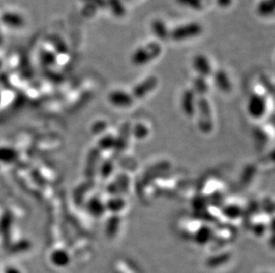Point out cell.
<instances>
[{
    "label": "cell",
    "mask_w": 275,
    "mask_h": 273,
    "mask_svg": "<svg viewBox=\"0 0 275 273\" xmlns=\"http://www.w3.org/2000/svg\"><path fill=\"white\" fill-rule=\"evenodd\" d=\"M196 117L198 128L203 134H210L214 131L215 122L213 110L209 100L205 96H200L197 99Z\"/></svg>",
    "instance_id": "obj_1"
},
{
    "label": "cell",
    "mask_w": 275,
    "mask_h": 273,
    "mask_svg": "<svg viewBox=\"0 0 275 273\" xmlns=\"http://www.w3.org/2000/svg\"><path fill=\"white\" fill-rule=\"evenodd\" d=\"M162 46L159 42L148 43L145 46L137 47L130 57L133 65L136 67H142L149 64L161 56Z\"/></svg>",
    "instance_id": "obj_2"
},
{
    "label": "cell",
    "mask_w": 275,
    "mask_h": 273,
    "mask_svg": "<svg viewBox=\"0 0 275 273\" xmlns=\"http://www.w3.org/2000/svg\"><path fill=\"white\" fill-rule=\"evenodd\" d=\"M268 111L267 99L259 92H253L247 102V113L253 120H263Z\"/></svg>",
    "instance_id": "obj_3"
},
{
    "label": "cell",
    "mask_w": 275,
    "mask_h": 273,
    "mask_svg": "<svg viewBox=\"0 0 275 273\" xmlns=\"http://www.w3.org/2000/svg\"><path fill=\"white\" fill-rule=\"evenodd\" d=\"M203 32V27L199 22L192 21L186 24L180 25L170 30L169 38L175 42H182L190 39L194 38L201 35Z\"/></svg>",
    "instance_id": "obj_4"
},
{
    "label": "cell",
    "mask_w": 275,
    "mask_h": 273,
    "mask_svg": "<svg viewBox=\"0 0 275 273\" xmlns=\"http://www.w3.org/2000/svg\"><path fill=\"white\" fill-rule=\"evenodd\" d=\"M108 101L111 106L118 109H128L135 104V99L131 92L122 89H116L111 91L107 97Z\"/></svg>",
    "instance_id": "obj_5"
},
{
    "label": "cell",
    "mask_w": 275,
    "mask_h": 273,
    "mask_svg": "<svg viewBox=\"0 0 275 273\" xmlns=\"http://www.w3.org/2000/svg\"><path fill=\"white\" fill-rule=\"evenodd\" d=\"M196 93L192 88H188L182 92L180 99V106L184 114L190 119L196 116L197 111Z\"/></svg>",
    "instance_id": "obj_6"
},
{
    "label": "cell",
    "mask_w": 275,
    "mask_h": 273,
    "mask_svg": "<svg viewBox=\"0 0 275 273\" xmlns=\"http://www.w3.org/2000/svg\"><path fill=\"white\" fill-rule=\"evenodd\" d=\"M158 85H159L158 78L154 75H150L135 85L131 94L135 100L144 99L150 92H154V90L157 88Z\"/></svg>",
    "instance_id": "obj_7"
},
{
    "label": "cell",
    "mask_w": 275,
    "mask_h": 273,
    "mask_svg": "<svg viewBox=\"0 0 275 273\" xmlns=\"http://www.w3.org/2000/svg\"><path fill=\"white\" fill-rule=\"evenodd\" d=\"M193 67L196 72L197 75L203 77H209L214 72L210 60L202 53H199L193 57Z\"/></svg>",
    "instance_id": "obj_8"
},
{
    "label": "cell",
    "mask_w": 275,
    "mask_h": 273,
    "mask_svg": "<svg viewBox=\"0 0 275 273\" xmlns=\"http://www.w3.org/2000/svg\"><path fill=\"white\" fill-rule=\"evenodd\" d=\"M213 77L216 87L224 93H229L232 91V84L228 74L224 69L214 71L211 75Z\"/></svg>",
    "instance_id": "obj_9"
},
{
    "label": "cell",
    "mask_w": 275,
    "mask_h": 273,
    "mask_svg": "<svg viewBox=\"0 0 275 273\" xmlns=\"http://www.w3.org/2000/svg\"><path fill=\"white\" fill-rule=\"evenodd\" d=\"M150 29L152 34L161 41H165L169 38L170 29L168 28L167 23L161 19H155L151 21Z\"/></svg>",
    "instance_id": "obj_10"
},
{
    "label": "cell",
    "mask_w": 275,
    "mask_h": 273,
    "mask_svg": "<svg viewBox=\"0 0 275 273\" xmlns=\"http://www.w3.org/2000/svg\"><path fill=\"white\" fill-rule=\"evenodd\" d=\"M86 209H87V212L94 217H97V218L101 217L106 210L105 202H103L98 197H93L90 199L86 203Z\"/></svg>",
    "instance_id": "obj_11"
},
{
    "label": "cell",
    "mask_w": 275,
    "mask_h": 273,
    "mask_svg": "<svg viewBox=\"0 0 275 273\" xmlns=\"http://www.w3.org/2000/svg\"><path fill=\"white\" fill-rule=\"evenodd\" d=\"M112 195L115 196L109 199L107 202H105L106 210L111 212L112 215H119L126 209L127 202L121 196H118V194Z\"/></svg>",
    "instance_id": "obj_12"
},
{
    "label": "cell",
    "mask_w": 275,
    "mask_h": 273,
    "mask_svg": "<svg viewBox=\"0 0 275 273\" xmlns=\"http://www.w3.org/2000/svg\"><path fill=\"white\" fill-rule=\"evenodd\" d=\"M131 133L134 138L137 140H144L150 134V128L149 124L144 122H138L133 125L131 129Z\"/></svg>",
    "instance_id": "obj_13"
},
{
    "label": "cell",
    "mask_w": 275,
    "mask_h": 273,
    "mask_svg": "<svg viewBox=\"0 0 275 273\" xmlns=\"http://www.w3.org/2000/svg\"><path fill=\"white\" fill-rule=\"evenodd\" d=\"M257 13L261 17H269L274 14V0H260L257 3Z\"/></svg>",
    "instance_id": "obj_14"
},
{
    "label": "cell",
    "mask_w": 275,
    "mask_h": 273,
    "mask_svg": "<svg viewBox=\"0 0 275 273\" xmlns=\"http://www.w3.org/2000/svg\"><path fill=\"white\" fill-rule=\"evenodd\" d=\"M192 89L199 97L206 95L209 91V85H208L207 78L197 75L196 77L193 79Z\"/></svg>",
    "instance_id": "obj_15"
},
{
    "label": "cell",
    "mask_w": 275,
    "mask_h": 273,
    "mask_svg": "<svg viewBox=\"0 0 275 273\" xmlns=\"http://www.w3.org/2000/svg\"><path fill=\"white\" fill-rule=\"evenodd\" d=\"M106 7L111 9V12L116 17L121 18L125 16L127 13L125 5L122 0H106Z\"/></svg>",
    "instance_id": "obj_16"
},
{
    "label": "cell",
    "mask_w": 275,
    "mask_h": 273,
    "mask_svg": "<svg viewBox=\"0 0 275 273\" xmlns=\"http://www.w3.org/2000/svg\"><path fill=\"white\" fill-rule=\"evenodd\" d=\"M194 236L196 241L200 243H205L213 236V229L209 225L204 224L202 226L197 228Z\"/></svg>",
    "instance_id": "obj_17"
},
{
    "label": "cell",
    "mask_w": 275,
    "mask_h": 273,
    "mask_svg": "<svg viewBox=\"0 0 275 273\" xmlns=\"http://www.w3.org/2000/svg\"><path fill=\"white\" fill-rule=\"evenodd\" d=\"M18 153L16 150L8 146L0 147V162L3 163H12L17 159Z\"/></svg>",
    "instance_id": "obj_18"
},
{
    "label": "cell",
    "mask_w": 275,
    "mask_h": 273,
    "mask_svg": "<svg viewBox=\"0 0 275 273\" xmlns=\"http://www.w3.org/2000/svg\"><path fill=\"white\" fill-rule=\"evenodd\" d=\"M116 144H117V138L116 136L113 134H110V133H105L101 137L100 140L98 142V145L99 147L103 150H110V149H113L116 147Z\"/></svg>",
    "instance_id": "obj_19"
},
{
    "label": "cell",
    "mask_w": 275,
    "mask_h": 273,
    "mask_svg": "<svg viewBox=\"0 0 275 273\" xmlns=\"http://www.w3.org/2000/svg\"><path fill=\"white\" fill-rule=\"evenodd\" d=\"M241 209L242 208L240 206L233 203V204L226 206L225 209H224V211H223V214L230 219H236L241 215V213H242V209Z\"/></svg>",
    "instance_id": "obj_20"
},
{
    "label": "cell",
    "mask_w": 275,
    "mask_h": 273,
    "mask_svg": "<svg viewBox=\"0 0 275 273\" xmlns=\"http://www.w3.org/2000/svg\"><path fill=\"white\" fill-rule=\"evenodd\" d=\"M120 224H121V219L119 215H112L111 218L108 220L107 225H106L108 233L114 235L118 230H119Z\"/></svg>",
    "instance_id": "obj_21"
},
{
    "label": "cell",
    "mask_w": 275,
    "mask_h": 273,
    "mask_svg": "<svg viewBox=\"0 0 275 273\" xmlns=\"http://www.w3.org/2000/svg\"><path fill=\"white\" fill-rule=\"evenodd\" d=\"M180 6L190 8L192 10L199 11L203 8V2L201 0H175Z\"/></svg>",
    "instance_id": "obj_22"
},
{
    "label": "cell",
    "mask_w": 275,
    "mask_h": 273,
    "mask_svg": "<svg viewBox=\"0 0 275 273\" xmlns=\"http://www.w3.org/2000/svg\"><path fill=\"white\" fill-rule=\"evenodd\" d=\"M51 260L55 264H65L68 261V255L65 250H55L51 255Z\"/></svg>",
    "instance_id": "obj_23"
},
{
    "label": "cell",
    "mask_w": 275,
    "mask_h": 273,
    "mask_svg": "<svg viewBox=\"0 0 275 273\" xmlns=\"http://www.w3.org/2000/svg\"><path fill=\"white\" fill-rule=\"evenodd\" d=\"M108 124L105 121H98L96 124H94L93 132L97 135H104L105 131L107 130Z\"/></svg>",
    "instance_id": "obj_24"
},
{
    "label": "cell",
    "mask_w": 275,
    "mask_h": 273,
    "mask_svg": "<svg viewBox=\"0 0 275 273\" xmlns=\"http://www.w3.org/2000/svg\"><path fill=\"white\" fill-rule=\"evenodd\" d=\"M105 166H102L101 168V175L104 177H107V170H109V173L110 175L112 174L113 170H114V164L112 163H107L104 164Z\"/></svg>",
    "instance_id": "obj_25"
},
{
    "label": "cell",
    "mask_w": 275,
    "mask_h": 273,
    "mask_svg": "<svg viewBox=\"0 0 275 273\" xmlns=\"http://www.w3.org/2000/svg\"><path fill=\"white\" fill-rule=\"evenodd\" d=\"M233 0H216V3L221 8H227L232 5Z\"/></svg>",
    "instance_id": "obj_26"
},
{
    "label": "cell",
    "mask_w": 275,
    "mask_h": 273,
    "mask_svg": "<svg viewBox=\"0 0 275 273\" xmlns=\"http://www.w3.org/2000/svg\"><path fill=\"white\" fill-rule=\"evenodd\" d=\"M201 1H202V2H204V1H207V0H201Z\"/></svg>",
    "instance_id": "obj_27"
},
{
    "label": "cell",
    "mask_w": 275,
    "mask_h": 273,
    "mask_svg": "<svg viewBox=\"0 0 275 273\" xmlns=\"http://www.w3.org/2000/svg\"><path fill=\"white\" fill-rule=\"evenodd\" d=\"M0 99H1V96H0Z\"/></svg>",
    "instance_id": "obj_28"
}]
</instances>
